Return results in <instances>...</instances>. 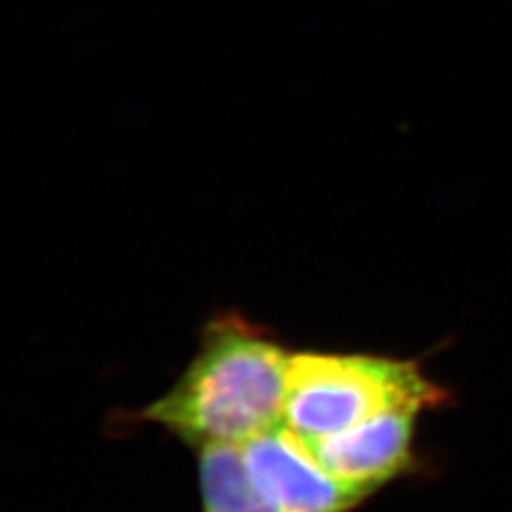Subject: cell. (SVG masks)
Segmentation results:
<instances>
[{"instance_id":"6da1fadb","label":"cell","mask_w":512,"mask_h":512,"mask_svg":"<svg viewBox=\"0 0 512 512\" xmlns=\"http://www.w3.org/2000/svg\"><path fill=\"white\" fill-rule=\"evenodd\" d=\"M291 355L243 315H217L181 378L135 420L156 423L196 448L243 446L285 425Z\"/></svg>"},{"instance_id":"7a4b0ae2","label":"cell","mask_w":512,"mask_h":512,"mask_svg":"<svg viewBox=\"0 0 512 512\" xmlns=\"http://www.w3.org/2000/svg\"><path fill=\"white\" fill-rule=\"evenodd\" d=\"M448 401L416 361L366 353L291 355L285 425L302 440L321 439L391 410H433Z\"/></svg>"},{"instance_id":"3957f363","label":"cell","mask_w":512,"mask_h":512,"mask_svg":"<svg viewBox=\"0 0 512 512\" xmlns=\"http://www.w3.org/2000/svg\"><path fill=\"white\" fill-rule=\"evenodd\" d=\"M247 475L277 512H351L370 495L329 475L287 425L241 446Z\"/></svg>"},{"instance_id":"277c9868","label":"cell","mask_w":512,"mask_h":512,"mask_svg":"<svg viewBox=\"0 0 512 512\" xmlns=\"http://www.w3.org/2000/svg\"><path fill=\"white\" fill-rule=\"evenodd\" d=\"M414 410H391L340 433L304 440L329 475L372 495L412 467Z\"/></svg>"},{"instance_id":"5b68a950","label":"cell","mask_w":512,"mask_h":512,"mask_svg":"<svg viewBox=\"0 0 512 512\" xmlns=\"http://www.w3.org/2000/svg\"><path fill=\"white\" fill-rule=\"evenodd\" d=\"M198 450L203 512H277L247 475L241 446L211 444Z\"/></svg>"}]
</instances>
